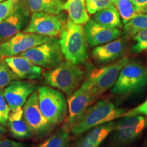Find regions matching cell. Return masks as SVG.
<instances>
[{
	"instance_id": "6da1fadb",
	"label": "cell",
	"mask_w": 147,
	"mask_h": 147,
	"mask_svg": "<svg viewBox=\"0 0 147 147\" xmlns=\"http://www.w3.org/2000/svg\"><path fill=\"white\" fill-rule=\"evenodd\" d=\"M59 41L66 61L78 65L87 62L88 42L82 25L74 23L68 18L60 33Z\"/></svg>"
},
{
	"instance_id": "7a4b0ae2",
	"label": "cell",
	"mask_w": 147,
	"mask_h": 147,
	"mask_svg": "<svg viewBox=\"0 0 147 147\" xmlns=\"http://www.w3.org/2000/svg\"><path fill=\"white\" fill-rule=\"evenodd\" d=\"M125 109L117 107L109 100H100L90 106L70 129L71 133L79 136L96 127L123 117Z\"/></svg>"
},
{
	"instance_id": "3957f363",
	"label": "cell",
	"mask_w": 147,
	"mask_h": 147,
	"mask_svg": "<svg viewBox=\"0 0 147 147\" xmlns=\"http://www.w3.org/2000/svg\"><path fill=\"white\" fill-rule=\"evenodd\" d=\"M147 86V68L138 61H129L123 67L111 94L118 98H125L138 93Z\"/></svg>"
},
{
	"instance_id": "277c9868",
	"label": "cell",
	"mask_w": 147,
	"mask_h": 147,
	"mask_svg": "<svg viewBox=\"0 0 147 147\" xmlns=\"http://www.w3.org/2000/svg\"><path fill=\"white\" fill-rule=\"evenodd\" d=\"M42 76L46 84L69 96L81 84L84 71L78 65L66 61L43 73Z\"/></svg>"
},
{
	"instance_id": "5b68a950",
	"label": "cell",
	"mask_w": 147,
	"mask_h": 147,
	"mask_svg": "<svg viewBox=\"0 0 147 147\" xmlns=\"http://www.w3.org/2000/svg\"><path fill=\"white\" fill-rule=\"evenodd\" d=\"M38 102L44 117L53 127L61 123L67 115V103L59 90L50 86H41L38 89Z\"/></svg>"
},
{
	"instance_id": "8992f818",
	"label": "cell",
	"mask_w": 147,
	"mask_h": 147,
	"mask_svg": "<svg viewBox=\"0 0 147 147\" xmlns=\"http://www.w3.org/2000/svg\"><path fill=\"white\" fill-rule=\"evenodd\" d=\"M147 126V119L142 115L123 117L115 122L114 134L110 147H126L138 138Z\"/></svg>"
},
{
	"instance_id": "52a82bcc",
	"label": "cell",
	"mask_w": 147,
	"mask_h": 147,
	"mask_svg": "<svg viewBox=\"0 0 147 147\" xmlns=\"http://www.w3.org/2000/svg\"><path fill=\"white\" fill-rule=\"evenodd\" d=\"M128 62L129 58L125 56L109 65L93 69L83 82L100 97L113 87L121 70Z\"/></svg>"
},
{
	"instance_id": "ba28073f",
	"label": "cell",
	"mask_w": 147,
	"mask_h": 147,
	"mask_svg": "<svg viewBox=\"0 0 147 147\" xmlns=\"http://www.w3.org/2000/svg\"><path fill=\"white\" fill-rule=\"evenodd\" d=\"M20 55L35 65L49 69L56 67L63 59L59 41L55 38H51L48 41L29 49Z\"/></svg>"
},
{
	"instance_id": "9c48e42d",
	"label": "cell",
	"mask_w": 147,
	"mask_h": 147,
	"mask_svg": "<svg viewBox=\"0 0 147 147\" xmlns=\"http://www.w3.org/2000/svg\"><path fill=\"white\" fill-rule=\"evenodd\" d=\"M64 14L34 12L23 32L54 38L60 34L65 23Z\"/></svg>"
},
{
	"instance_id": "30bf717a",
	"label": "cell",
	"mask_w": 147,
	"mask_h": 147,
	"mask_svg": "<svg viewBox=\"0 0 147 147\" xmlns=\"http://www.w3.org/2000/svg\"><path fill=\"white\" fill-rule=\"evenodd\" d=\"M23 119L32 130L33 136L40 139L49 135L54 127L44 117L40 109L38 92L29 96L23 106Z\"/></svg>"
},
{
	"instance_id": "8fae6325",
	"label": "cell",
	"mask_w": 147,
	"mask_h": 147,
	"mask_svg": "<svg viewBox=\"0 0 147 147\" xmlns=\"http://www.w3.org/2000/svg\"><path fill=\"white\" fill-rule=\"evenodd\" d=\"M98 97L91 88L84 82H82L80 88L69 96L67 100L68 115L65 126L70 130L71 127Z\"/></svg>"
},
{
	"instance_id": "7c38bea8",
	"label": "cell",
	"mask_w": 147,
	"mask_h": 147,
	"mask_svg": "<svg viewBox=\"0 0 147 147\" xmlns=\"http://www.w3.org/2000/svg\"><path fill=\"white\" fill-rule=\"evenodd\" d=\"M51 37L19 32L7 41L0 44V58L17 56L32 48L47 42Z\"/></svg>"
},
{
	"instance_id": "4fadbf2b",
	"label": "cell",
	"mask_w": 147,
	"mask_h": 147,
	"mask_svg": "<svg viewBox=\"0 0 147 147\" xmlns=\"http://www.w3.org/2000/svg\"><path fill=\"white\" fill-rule=\"evenodd\" d=\"M31 14L19 0L12 12L0 23V44L21 32L28 24Z\"/></svg>"
},
{
	"instance_id": "5bb4252c",
	"label": "cell",
	"mask_w": 147,
	"mask_h": 147,
	"mask_svg": "<svg viewBox=\"0 0 147 147\" xmlns=\"http://www.w3.org/2000/svg\"><path fill=\"white\" fill-rule=\"evenodd\" d=\"M38 89L35 81L15 80L9 84L3 91L10 108L23 106L31 95Z\"/></svg>"
},
{
	"instance_id": "9a60e30c",
	"label": "cell",
	"mask_w": 147,
	"mask_h": 147,
	"mask_svg": "<svg viewBox=\"0 0 147 147\" xmlns=\"http://www.w3.org/2000/svg\"><path fill=\"white\" fill-rule=\"evenodd\" d=\"M88 45L90 47H96L113 41L122 34L120 29L107 28L90 19L84 26Z\"/></svg>"
},
{
	"instance_id": "2e32d148",
	"label": "cell",
	"mask_w": 147,
	"mask_h": 147,
	"mask_svg": "<svg viewBox=\"0 0 147 147\" xmlns=\"http://www.w3.org/2000/svg\"><path fill=\"white\" fill-rule=\"evenodd\" d=\"M125 52V43L121 38L97 46L93 51V58L98 63H112L123 57Z\"/></svg>"
},
{
	"instance_id": "e0dca14e",
	"label": "cell",
	"mask_w": 147,
	"mask_h": 147,
	"mask_svg": "<svg viewBox=\"0 0 147 147\" xmlns=\"http://www.w3.org/2000/svg\"><path fill=\"white\" fill-rule=\"evenodd\" d=\"M4 60L18 79L32 80L42 76V67L21 55L5 57Z\"/></svg>"
},
{
	"instance_id": "ac0fdd59",
	"label": "cell",
	"mask_w": 147,
	"mask_h": 147,
	"mask_svg": "<svg viewBox=\"0 0 147 147\" xmlns=\"http://www.w3.org/2000/svg\"><path fill=\"white\" fill-rule=\"evenodd\" d=\"M114 121L101 125L88 131L80 138L74 147H100L108 136L113 131Z\"/></svg>"
},
{
	"instance_id": "d6986e66",
	"label": "cell",
	"mask_w": 147,
	"mask_h": 147,
	"mask_svg": "<svg viewBox=\"0 0 147 147\" xmlns=\"http://www.w3.org/2000/svg\"><path fill=\"white\" fill-rule=\"evenodd\" d=\"M66 1L67 0H21L32 14L45 12L52 14H60Z\"/></svg>"
},
{
	"instance_id": "ffe728a7",
	"label": "cell",
	"mask_w": 147,
	"mask_h": 147,
	"mask_svg": "<svg viewBox=\"0 0 147 147\" xmlns=\"http://www.w3.org/2000/svg\"><path fill=\"white\" fill-rule=\"evenodd\" d=\"M63 10L67 12L69 19L76 24L85 25L90 20L86 0H67Z\"/></svg>"
},
{
	"instance_id": "44dd1931",
	"label": "cell",
	"mask_w": 147,
	"mask_h": 147,
	"mask_svg": "<svg viewBox=\"0 0 147 147\" xmlns=\"http://www.w3.org/2000/svg\"><path fill=\"white\" fill-rule=\"evenodd\" d=\"M93 20L99 25L107 28L121 29L123 26L120 14L113 4L93 14Z\"/></svg>"
},
{
	"instance_id": "7402d4cb",
	"label": "cell",
	"mask_w": 147,
	"mask_h": 147,
	"mask_svg": "<svg viewBox=\"0 0 147 147\" xmlns=\"http://www.w3.org/2000/svg\"><path fill=\"white\" fill-rule=\"evenodd\" d=\"M69 131L66 126L61 128L38 147H68L70 138Z\"/></svg>"
},
{
	"instance_id": "603a6c76",
	"label": "cell",
	"mask_w": 147,
	"mask_h": 147,
	"mask_svg": "<svg viewBox=\"0 0 147 147\" xmlns=\"http://www.w3.org/2000/svg\"><path fill=\"white\" fill-rule=\"evenodd\" d=\"M147 29V13L138 15L125 24L123 27L124 36L127 38H133L136 34Z\"/></svg>"
},
{
	"instance_id": "cb8c5ba5",
	"label": "cell",
	"mask_w": 147,
	"mask_h": 147,
	"mask_svg": "<svg viewBox=\"0 0 147 147\" xmlns=\"http://www.w3.org/2000/svg\"><path fill=\"white\" fill-rule=\"evenodd\" d=\"M113 5L120 14L122 23L125 24L138 15L136 8L131 0H113Z\"/></svg>"
},
{
	"instance_id": "d4e9b609",
	"label": "cell",
	"mask_w": 147,
	"mask_h": 147,
	"mask_svg": "<svg viewBox=\"0 0 147 147\" xmlns=\"http://www.w3.org/2000/svg\"><path fill=\"white\" fill-rule=\"evenodd\" d=\"M7 126L11 136L14 138L23 140L33 136L32 130L23 118L13 121H8Z\"/></svg>"
},
{
	"instance_id": "484cf974",
	"label": "cell",
	"mask_w": 147,
	"mask_h": 147,
	"mask_svg": "<svg viewBox=\"0 0 147 147\" xmlns=\"http://www.w3.org/2000/svg\"><path fill=\"white\" fill-rule=\"evenodd\" d=\"M17 79L16 75L5 63L4 59L0 58V89L6 87L10 82Z\"/></svg>"
},
{
	"instance_id": "4316f807",
	"label": "cell",
	"mask_w": 147,
	"mask_h": 147,
	"mask_svg": "<svg viewBox=\"0 0 147 147\" xmlns=\"http://www.w3.org/2000/svg\"><path fill=\"white\" fill-rule=\"evenodd\" d=\"M136 42L135 45L131 47V52L140 53L147 49V29L141 31L133 37Z\"/></svg>"
},
{
	"instance_id": "83f0119b",
	"label": "cell",
	"mask_w": 147,
	"mask_h": 147,
	"mask_svg": "<svg viewBox=\"0 0 147 147\" xmlns=\"http://www.w3.org/2000/svg\"><path fill=\"white\" fill-rule=\"evenodd\" d=\"M113 4V0H86L87 11L90 15H93L98 11Z\"/></svg>"
},
{
	"instance_id": "f1b7e54d",
	"label": "cell",
	"mask_w": 147,
	"mask_h": 147,
	"mask_svg": "<svg viewBox=\"0 0 147 147\" xmlns=\"http://www.w3.org/2000/svg\"><path fill=\"white\" fill-rule=\"evenodd\" d=\"M9 111L10 106L6 102L2 89H0V123L4 127L7 125Z\"/></svg>"
},
{
	"instance_id": "f546056e",
	"label": "cell",
	"mask_w": 147,
	"mask_h": 147,
	"mask_svg": "<svg viewBox=\"0 0 147 147\" xmlns=\"http://www.w3.org/2000/svg\"><path fill=\"white\" fill-rule=\"evenodd\" d=\"M18 1L19 0H5L0 3V23L12 12Z\"/></svg>"
},
{
	"instance_id": "4dcf8cb0",
	"label": "cell",
	"mask_w": 147,
	"mask_h": 147,
	"mask_svg": "<svg viewBox=\"0 0 147 147\" xmlns=\"http://www.w3.org/2000/svg\"><path fill=\"white\" fill-rule=\"evenodd\" d=\"M138 115L144 116V117L147 119V98L144 102L140 104V105H139L138 106H137V107L134 108L133 110H129V111L127 112V113H125L123 116V117H126V116Z\"/></svg>"
},
{
	"instance_id": "1f68e13d",
	"label": "cell",
	"mask_w": 147,
	"mask_h": 147,
	"mask_svg": "<svg viewBox=\"0 0 147 147\" xmlns=\"http://www.w3.org/2000/svg\"><path fill=\"white\" fill-rule=\"evenodd\" d=\"M23 118V109L21 106L18 107L10 108V111L8 114V120L10 121H13Z\"/></svg>"
},
{
	"instance_id": "d6a6232c",
	"label": "cell",
	"mask_w": 147,
	"mask_h": 147,
	"mask_svg": "<svg viewBox=\"0 0 147 147\" xmlns=\"http://www.w3.org/2000/svg\"><path fill=\"white\" fill-rule=\"evenodd\" d=\"M139 14L147 13V0H131Z\"/></svg>"
},
{
	"instance_id": "836d02e7",
	"label": "cell",
	"mask_w": 147,
	"mask_h": 147,
	"mask_svg": "<svg viewBox=\"0 0 147 147\" xmlns=\"http://www.w3.org/2000/svg\"><path fill=\"white\" fill-rule=\"evenodd\" d=\"M0 147H27L23 143L16 142L10 139L0 140Z\"/></svg>"
},
{
	"instance_id": "e575fe53",
	"label": "cell",
	"mask_w": 147,
	"mask_h": 147,
	"mask_svg": "<svg viewBox=\"0 0 147 147\" xmlns=\"http://www.w3.org/2000/svg\"><path fill=\"white\" fill-rule=\"evenodd\" d=\"M5 133H6V129H5V127L0 123V140H1Z\"/></svg>"
},
{
	"instance_id": "d590c367",
	"label": "cell",
	"mask_w": 147,
	"mask_h": 147,
	"mask_svg": "<svg viewBox=\"0 0 147 147\" xmlns=\"http://www.w3.org/2000/svg\"><path fill=\"white\" fill-rule=\"evenodd\" d=\"M5 1V0H0V3L3 2V1Z\"/></svg>"
}]
</instances>
